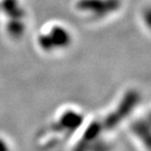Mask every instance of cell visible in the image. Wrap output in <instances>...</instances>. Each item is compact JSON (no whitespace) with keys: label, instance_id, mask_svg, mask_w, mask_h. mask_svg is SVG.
<instances>
[{"label":"cell","instance_id":"6da1fadb","mask_svg":"<svg viewBox=\"0 0 151 151\" xmlns=\"http://www.w3.org/2000/svg\"><path fill=\"white\" fill-rule=\"evenodd\" d=\"M72 35L67 29L62 26L52 27L48 34L41 35L38 38L41 49L50 52L55 49H63L71 44Z\"/></svg>","mask_w":151,"mask_h":151},{"label":"cell","instance_id":"7a4b0ae2","mask_svg":"<svg viewBox=\"0 0 151 151\" xmlns=\"http://www.w3.org/2000/svg\"><path fill=\"white\" fill-rule=\"evenodd\" d=\"M120 4V0H80L78 8L100 18L116 11Z\"/></svg>","mask_w":151,"mask_h":151},{"label":"cell","instance_id":"3957f363","mask_svg":"<svg viewBox=\"0 0 151 151\" xmlns=\"http://www.w3.org/2000/svg\"><path fill=\"white\" fill-rule=\"evenodd\" d=\"M3 6H4L5 11L12 16H15L14 18H18V15L21 14V10L18 8L16 0H4Z\"/></svg>","mask_w":151,"mask_h":151},{"label":"cell","instance_id":"277c9868","mask_svg":"<svg viewBox=\"0 0 151 151\" xmlns=\"http://www.w3.org/2000/svg\"><path fill=\"white\" fill-rule=\"evenodd\" d=\"M9 31H10L11 34H13L15 35H20V34H22V32H23V25L19 21L14 20L9 24Z\"/></svg>","mask_w":151,"mask_h":151},{"label":"cell","instance_id":"5b68a950","mask_svg":"<svg viewBox=\"0 0 151 151\" xmlns=\"http://www.w3.org/2000/svg\"><path fill=\"white\" fill-rule=\"evenodd\" d=\"M142 21L144 26L151 31V6L145 8L142 12Z\"/></svg>","mask_w":151,"mask_h":151},{"label":"cell","instance_id":"8992f818","mask_svg":"<svg viewBox=\"0 0 151 151\" xmlns=\"http://www.w3.org/2000/svg\"><path fill=\"white\" fill-rule=\"evenodd\" d=\"M0 151H10L8 143L2 138H0Z\"/></svg>","mask_w":151,"mask_h":151}]
</instances>
